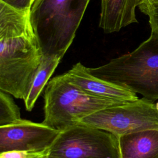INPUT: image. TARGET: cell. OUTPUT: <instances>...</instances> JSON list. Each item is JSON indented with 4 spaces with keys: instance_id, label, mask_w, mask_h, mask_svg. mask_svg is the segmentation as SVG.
<instances>
[{
    "instance_id": "6da1fadb",
    "label": "cell",
    "mask_w": 158,
    "mask_h": 158,
    "mask_svg": "<svg viewBox=\"0 0 158 158\" xmlns=\"http://www.w3.org/2000/svg\"><path fill=\"white\" fill-rule=\"evenodd\" d=\"M43 57L30 9L0 1V90L24 99Z\"/></svg>"
},
{
    "instance_id": "7a4b0ae2",
    "label": "cell",
    "mask_w": 158,
    "mask_h": 158,
    "mask_svg": "<svg viewBox=\"0 0 158 158\" xmlns=\"http://www.w3.org/2000/svg\"><path fill=\"white\" fill-rule=\"evenodd\" d=\"M88 70L98 78L149 100L158 99V34L151 31L149 37L132 52Z\"/></svg>"
},
{
    "instance_id": "3957f363",
    "label": "cell",
    "mask_w": 158,
    "mask_h": 158,
    "mask_svg": "<svg viewBox=\"0 0 158 158\" xmlns=\"http://www.w3.org/2000/svg\"><path fill=\"white\" fill-rule=\"evenodd\" d=\"M90 0H35L31 23L43 56L62 59L72 44Z\"/></svg>"
},
{
    "instance_id": "277c9868",
    "label": "cell",
    "mask_w": 158,
    "mask_h": 158,
    "mask_svg": "<svg viewBox=\"0 0 158 158\" xmlns=\"http://www.w3.org/2000/svg\"><path fill=\"white\" fill-rule=\"evenodd\" d=\"M123 103L88 94L70 82L62 73L51 78L46 85L42 122L62 131L98 110Z\"/></svg>"
},
{
    "instance_id": "5b68a950",
    "label": "cell",
    "mask_w": 158,
    "mask_h": 158,
    "mask_svg": "<svg viewBox=\"0 0 158 158\" xmlns=\"http://www.w3.org/2000/svg\"><path fill=\"white\" fill-rule=\"evenodd\" d=\"M49 156L59 158H121L118 136L81 123L60 131L49 148Z\"/></svg>"
},
{
    "instance_id": "8992f818",
    "label": "cell",
    "mask_w": 158,
    "mask_h": 158,
    "mask_svg": "<svg viewBox=\"0 0 158 158\" xmlns=\"http://www.w3.org/2000/svg\"><path fill=\"white\" fill-rule=\"evenodd\" d=\"M78 123L100 128L117 136L146 130H158V110L145 98L98 110Z\"/></svg>"
},
{
    "instance_id": "52a82bcc",
    "label": "cell",
    "mask_w": 158,
    "mask_h": 158,
    "mask_svg": "<svg viewBox=\"0 0 158 158\" xmlns=\"http://www.w3.org/2000/svg\"><path fill=\"white\" fill-rule=\"evenodd\" d=\"M60 131L44 123L21 118L0 127V152L17 150L42 151L48 149Z\"/></svg>"
},
{
    "instance_id": "ba28073f",
    "label": "cell",
    "mask_w": 158,
    "mask_h": 158,
    "mask_svg": "<svg viewBox=\"0 0 158 158\" xmlns=\"http://www.w3.org/2000/svg\"><path fill=\"white\" fill-rule=\"evenodd\" d=\"M64 75L70 82L93 96L122 102L138 99L135 92L93 75L89 72L88 67L80 62Z\"/></svg>"
},
{
    "instance_id": "9c48e42d",
    "label": "cell",
    "mask_w": 158,
    "mask_h": 158,
    "mask_svg": "<svg viewBox=\"0 0 158 158\" xmlns=\"http://www.w3.org/2000/svg\"><path fill=\"white\" fill-rule=\"evenodd\" d=\"M138 6V0H101L99 27L105 33H111L137 23Z\"/></svg>"
},
{
    "instance_id": "30bf717a",
    "label": "cell",
    "mask_w": 158,
    "mask_h": 158,
    "mask_svg": "<svg viewBox=\"0 0 158 158\" xmlns=\"http://www.w3.org/2000/svg\"><path fill=\"white\" fill-rule=\"evenodd\" d=\"M121 158H158V130H146L118 137Z\"/></svg>"
},
{
    "instance_id": "8fae6325",
    "label": "cell",
    "mask_w": 158,
    "mask_h": 158,
    "mask_svg": "<svg viewBox=\"0 0 158 158\" xmlns=\"http://www.w3.org/2000/svg\"><path fill=\"white\" fill-rule=\"evenodd\" d=\"M61 59L58 56H43L28 93L23 99L25 108L28 111H31L34 107L37 99L48 84Z\"/></svg>"
},
{
    "instance_id": "7c38bea8",
    "label": "cell",
    "mask_w": 158,
    "mask_h": 158,
    "mask_svg": "<svg viewBox=\"0 0 158 158\" xmlns=\"http://www.w3.org/2000/svg\"><path fill=\"white\" fill-rule=\"evenodd\" d=\"M11 95L0 90V127L20 120V111Z\"/></svg>"
},
{
    "instance_id": "4fadbf2b",
    "label": "cell",
    "mask_w": 158,
    "mask_h": 158,
    "mask_svg": "<svg viewBox=\"0 0 158 158\" xmlns=\"http://www.w3.org/2000/svg\"><path fill=\"white\" fill-rule=\"evenodd\" d=\"M49 155V149L42 151H9L0 152V158H44Z\"/></svg>"
},
{
    "instance_id": "5bb4252c",
    "label": "cell",
    "mask_w": 158,
    "mask_h": 158,
    "mask_svg": "<svg viewBox=\"0 0 158 158\" xmlns=\"http://www.w3.org/2000/svg\"><path fill=\"white\" fill-rule=\"evenodd\" d=\"M139 9L149 17V23L151 31L158 34V3L146 5Z\"/></svg>"
},
{
    "instance_id": "9a60e30c",
    "label": "cell",
    "mask_w": 158,
    "mask_h": 158,
    "mask_svg": "<svg viewBox=\"0 0 158 158\" xmlns=\"http://www.w3.org/2000/svg\"><path fill=\"white\" fill-rule=\"evenodd\" d=\"M10 7L19 10L31 9L35 0H0Z\"/></svg>"
},
{
    "instance_id": "2e32d148",
    "label": "cell",
    "mask_w": 158,
    "mask_h": 158,
    "mask_svg": "<svg viewBox=\"0 0 158 158\" xmlns=\"http://www.w3.org/2000/svg\"><path fill=\"white\" fill-rule=\"evenodd\" d=\"M153 3H158V0H141L138 7H141L146 5L153 4Z\"/></svg>"
},
{
    "instance_id": "e0dca14e",
    "label": "cell",
    "mask_w": 158,
    "mask_h": 158,
    "mask_svg": "<svg viewBox=\"0 0 158 158\" xmlns=\"http://www.w3.org/2000/svg\"><path fill=\"white\" fill-rule=\"evenodd\" d=\"M45 158H59V157H52V156H46Z\"/></svg>"
},
{
    "instance_id": "ac0fdd59",
    "label": "cell",
    "mask_w": 158,
    "mask_h": 158,
    "mask_svg": "<svg viewBox=\"0 0 158 158\" xmlns=\"http://www.w3.org/2000/svg\"><path fill=\"white\" fill-rule=\"evenodd\" d=\"M156 108H157V110H158V101H157V103L156 104Z\"/></svg>"
},
{
    "instance_id": "d6986e66",
    "label": "cell",
    "mask_w": 158,
    "mask_h": 158,
    "mask_svg": "<svg viewBox=\"0 0 158 158\" xmlns=\"http://www.w3.org/2000/svg\"><path fill=\"white\" fill-rule=\"evenodd\" d=\"M45 157H44V158H45Z\"/></svg>"
}]
</instances>
